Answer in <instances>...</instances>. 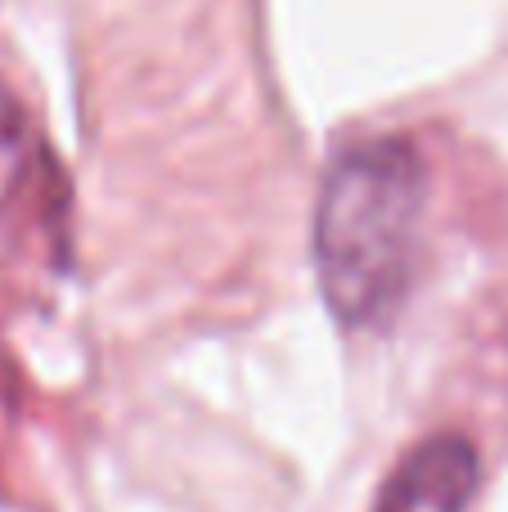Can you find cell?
<instances>
[{"mask_svg":"<svg viewBox=\"0 0 508 512\" xmlns=\"http://www.w3.org/2000/svg\"><path fill=\"white\" fill-rule=\"evenodd\" d=\"M477 490V450L468 436L437 432L392 468L378 512H468Z\"/></svg>","mask_w":508,"mask_h":512,"instance_id":"2","label":"cell"},{"mask_svg":"<svg viewBox=\"0 0 508 512\" xmlns=\"http://www.w3.org/2000/svg\"><path fill=\"white\" fill-rule=\"evenodd\" d=\"M27 180V122L18 113L14 95L0 86V212L18 198Z\"/></svg>","mask_w":508,"mask_h":512,"instance_id":"3","label":"cell"},{"mask_svg":"<svg viewBox=\"0 0 508 512\" xmlns=\"http://www.w3.org/2000/svg\"><path fill=\"white\" fill-rule=\"evenodd\" d=\"M428 167L401 135L347 144L315 198V274L333 315L351 328L383 324L419 265Z\"/></svg>","mask_w":508,"mask_h":512,"instance_id":"1","label":"cell"}]
</instances>
